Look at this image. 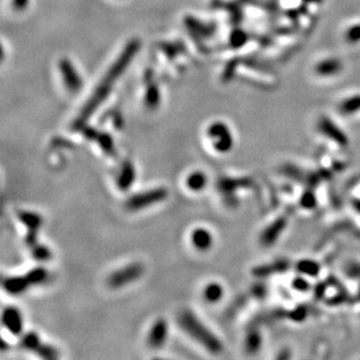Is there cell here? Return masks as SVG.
<instances>
[{
    "instance_id": "obj_1",
    "label": "cell",
    "mask_w": 360,
    "mask_h": 360,
    "mask_svg": "<svg viewBox=\"0 0 360 360\" xmlns=\"http://www.w3.org/2000/svg\"><path fill=\"white\" fill-rule=\"evenodd\" d=\"M177 323L184 333L192 338L196 343L207 349L209 352L217 355L222 352L223 345L215 333L202 323V321L189 309H183L178 312Z\"/></svg>"
},
{
    "instance_id": "obj_2",
    "label": "cell",
    "mask_w": 360,
    "mask_h": 360,
    "mask_svg": "<svg viewBox=\"0 0 360 360\" xmlns=\"http://www.w3.org/2000/svg\"><path fill=\"white\" fill-rule=\"evenodd\" d=\"M47 279H48V272L42 267H37L29 270L25 275L5 278L2 280V288L10 295L17 296L25 293L33 285L43 284Z\"/></svg>"
},
{
    "instance_id": "obj_3",
    "label": "cell",
    "mask_w": 360,
    "mask_h": 360,
    "mask_svg": "<svg viewBox=\"0 0 360 360\" xmlns=\"http://www.w3.org/2000/svg\"><path fill=\"white\" fill-rule=\"evenodd\" d=\"M167 197H168V190L163 187H159L130 196L125 202V208L131 212H136L139 210H144L146 208L161 203Z\"/></svg>"
},
{
    "instance_id": "obj_4",
    "label": "cell",
    "mask_w": 360,
    "mask_h": 360,
    "mask_svg": "<svg viewBox=\"0 0 360 360\" xmlns=\"http://www.w3.org/2000/svg\"><path fill=\"white\" fill-rule=\"evenodd\" d=\"M145 266L141 263H132L126 265L123 268H119L111 273L108 278V285L112 289H120L127 284H133L144 275Z\"/></svg>"
},
{
    "instance_id": "obj_5",
    "label": "cell",
    "mask_w": 360,
    "mask_h": 360,
    "mask_svg": "<svg viewBox=\"0 0 360 360\" xmlns=\"http://www.w3.org/2000/svg\"><path fill=\"white\" fill-rule=\"evenodd\" d=\"M18 218L20 219V222L27 228L26 244L29 246V248L32 249L37 247L38 245H40V243L38 242V233L43 223L41 215H38L37 212H33V211L20 210L18 211Z\"/></svg>"
},
{
    "instance_id": "obj_6",
    "label": "cell",
    "mask_w": 360,
    "mask_h": 360,
    "mask_svg": "<svg viewBox=\"0 0 360 360\" xmlns=\"http://www.w3.org/2000/svg\"><path fill=\"white\" fill-rule=\"evenodd\" d=\"M20 346L22 349L37 353L43 359H55L58 357V351L50 345L42 343L38 335L35 332H27L20 341Z\"/></svg>"
},
{
    "instance_id": "obj_7",
    "label": "cell",
    "mask_w": 360,
    "mask_h": 360,
    "mask_svg": "<svg viewBox=\"0 0 360 360\" xmlns=\"http://www.w3.org/2000/svg\"><path fill=\"white\" fill-rule=\"evenodd\" d=\"M208 134L212 141V147L218 153H227L233 147V138H232L230 130L224 124H212L208 131Z\"/></svg>"
},
{
    "instance_id": "obj_8",
    "label": "cell",
    "mask_w": 360,
    "mask_h": 360,
    "mask_svg": "<svg viewBox=\"0 0 360 360\" xmlns=\"http://www.w3.org/2000/svg\"><path fill=\"white\" fill-rule=\"evenodd\" d=\"M1 322L4 328L12 335L19 336L23 330V318L21 312L16 306H7L1 315Z\"/></svg>"
},
{
    "instance_id": "obj_9",
    "label": "cell",
    "mask_w": 360,
    "mask_h": 360,
    "mask_svg": "<svg viewBox=\"0 0 360 360\" xmlns=\"http://www.w3.org/2000/svg\"><path fill=\"white\" fill-rule=\"evenodd\" d=\"M318 130L323 135H325V138L332 140L341 147H346L349 144L346 134L341 129H338L337 125L333 124L328 117H322L318 123Z\"/></svg>"
},
{
    "instance_id": "obj_10",
    "label": "cell",
    "mask_w": 360,
    "mask_h": 360,
    "mask_svg": "<svg viewBox=\"0 0 360 360\" xmlns=\"http://www.w3.org/2000/svg\"><path fill=\"white\" fill-rule=\"evenodd\" d=\"M168 337V325L163 318H159L153 323L147 336V344L152 349H160L165 345Z\"/></svg>"
},
{
    "instance_id": "obj_11",
    "label": "cell",
    "mask_w": 360,
    "mask_h": 360,
    "mask_svg": "<svg viewBox=\"0 0 360 360\" xmlns=\"http://www.w3.org/2000/svg\"><path fill=\"white\" fill-rule=\"evenodd\" d=\"M253 184L248 177H221L217 182V188L224 196H232L236 194L237 189L248 188Z\"/></svg>"
},
{
    "instance_id": "obj_12",
    "label": "cell",
    "mask_w": 360,
    "mask_h": 360,
    "mask_svg": "<svg viewBox=\"0 0 360 360\" xmlns=\"http://www.w3.org/2000/svg\"><path fill=\"white\" fill-rule=\"evenodd\" d=\"M192 246L199 252H207L213 245V237L209 230L204 227H197L190 236Z\"/></svg>"
},
{
    "instance_id": "obj_13",
    "label": "cell",
    "mask_w": 360,
    "mask_h": 360,
    "mask_svg": "<svg viewBox=\"0 0 360 360\" xmlns=\"http://www.w3.org/2000/svg\"><path fill=\"white\" fill-rule=\"evenodd\" d=\"M84 134L89 140H95V141L99 145L100 150H102L106 155L115 157L114 145H113V140L109 134L100 133L95 130H84Z\"/></svg>"
},
{
    "instance_id": "obj_14",
    "label": "cell",
    "mask_w": 360,
    "mask_h": 360,
    "mask_svg": "<svg viewBox=\"0 0 360 360\" xmlns=\"http://www.w3.org/2000/svg\"><path fill=\"white\" fill-rule=\"evenodd\" d=\"M136 177L135 168L133 166L132 161L127 160L121 166L120 171H119L118 178H117V187L119 190L123 191H127L130 188H132L133 183H134Z\"/></svg>"
},
{
    "instance_id": "obj_15",
    "label": "cell",
    "mask_w": 360,
    "mask_h": 360,
    "mask_svg": "<svg viewBox=\"0 0 360 360\" xmlns=\"http://www.w3.org/2000/svg\"><path fill=\"white\" fill-rule=\"evenodd\" d=\"M284 227V219L282 218L276 219L273 224H270L269 226H267V227L265 228V231L263 232V234H261L260 237L261 243L265 244V245H272V244L276 240V237H278L279 234H281Z\"/></svg>"
},
{
    "instance_id": "obj_16",
    "label": "cell",
    "mask_w": 360,
    "mask_h": 360,
    "mask_svg": "<svg viewBox=\"0 0 360 360\" xmlns=\"http://www.w3.org/2000/svg\"><path fill=\"white\" fill-rule=\"evenodd\" d=\"M343 68L341 62L337 58H326L316 65L315 70L321 76H333L338 74Z\"/></svg>"
},
{
    "instance_id": "obj_17",
    "label": "cell",
    "mask_w": 360,
    "mask_h": 360,
    "mask_svg": "<svg viewBox=\"0 0 360 360\" xmlns=\"http://www.w3.org/2000/svg\"><path fill=\"white\" fill-rule=\"evenodd\" d=\"M208 184V177L203 171H192L191 174L188 175V177L186 178V186L187 188L191 191H201L203 190Z\"/></svg>"
},
{
    "instance_id": "obj_18",
    "label": "cell",
    "mask_w": 360,
    "mask_h": 360,
    "mask_svg": "<svg viewBox=\"0 0 360 360\" xmlns=\"http://www.w3.org/2000/svg\"><path fill=\"white\" fill-rule=\"evenodd\" d=\"M202 295H203V299L207 302L216 303L224 295V289H223L222 284H218V282H209L204 287Z\"/></svg>"
},
{
    "instance_id": "obj_19",
    "label": "cell",
    "mask_w": 360,
    "mask_h": 360,
    "mask_svg": "<svg viewBox=\"0 0 360 360\" xmlns=\"http://www.w3.org/2000/svg\"><path fill=\"white\" fill-rule=\"evenodd\" d=\"M360 110V95L351 96L339 104V111L341 114H353Z\"/></svg>"
},
{
    "instance_id": "obj_20",
    "label": "cell",
    "mask_w": 360,
    "mask_h": 360,
    "mask_svg": "<svg viewBox=\"0 0 360 360\" xmlns=\"http://www.w3.org/2000/svg\"><path fill=\"white\" fill-rule=\"evenodd\" d=\"M33 258L38 261H48L52 259V252L44 245H38L37 247L31 249Z\"/></svg>"
},
{
    "instance_id": "obj_21",
    "label": "cell",
    "mask_w": 360,
    "mask_h": 360,
    "mask_svg": "<svg viewBox=\"0 0 360 360\" xmlns=\"http://www.w3.org/2000/svg\"><path fill=\"white\" fill-rule=\"evenodd\" d=\"M260 341V336H259L258 332L249 333L247 339H246V346H247V350L249 352H255L259 349V346L261 344Z\"/></svg>"
},
{
    "instance_id": "obj_22",
    "label": "cell",
    "mask_w": 360,
    "mask_h": 360,
    "mask_svg": "<svg viewBox=\"0 0 360 360\" xmlns=\"http://www.w3.org/2000/svg\"><path fill=\"white\" fill-rule=\"evenodd\" d=\"M346 38L349 42L356 43L360 41V25L352 26L346 33Z\"/></svg>"
}]
</instances>
